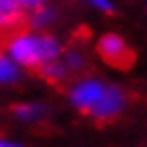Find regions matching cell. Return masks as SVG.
Masks as SVG:
<instances>
[{
	"label": "cell",
	"mask_w": 147,
	"mask_h": 147,
	"mask_svg": "<svg viewBox=\"0 0 147 147\" xmlns=\"http://www.w3.org/2000/svg\"><path fill=\"white\" fill-rule=\"evenodd\" d=\"M7 51L17 64L28 68H43L45 64L55 62L60 55V45L51 36H38L28 32H15L9 36Z\"/></svg>",
	"instance_id": "1"
},
{
	"label": "cell",
	"mask_w": 147,
	"mask_h": 147,
	"mask_svg": "<svg viewBox=\"0 0 147 147\" xmlns=\"http://www.w3.org/2000/svg\"><path fill=\"white\" fill-rule=\"evenodd\" d=\"M98 53L109 66L113 68H130L134 64V51L124 43V38L117 34H105L98 40Z\"/></svg>",
	"instance_id": "2"
},
{
	"label": "cell",
	"mask_w": 147,
	"mask_h": 147,
	"mask_svg": "<svg viewBox=\"0 0 147 147\" xmlns=\"http://www.w3.org/2000/svg\"><path fill=\"white\" fill-rule=\"evenodd\" d=\"M105 90L107 88H105L102 83H98V81H83V83H79V85L73 88L70 100H73V105L79 111H83V113L90 115V111H92L96 105H98V100L102 98Z\"/></svg>",
	"instance_id": "3"
},
{
	"label": "cell",
	"mask_w": 147,
	"mask_h": 147,
	"mask_svg": "<svg viewBox=\"0 0 147 147\" xmlns=\"http://www.w3.org/2000/svg\"><path fill=\"white\" fill-rule=\"evenodd\" d=\"M124 102H126V98L117 88H107L105 94H102V98L98 100V105L90 111V115H92L94 119H100V121L113 119L115 115L124 109Z\"/></svg>",
	"instance_id": "4"
},
{
	"label": "cell",
	"mask_w": 147,
	"mask_h": 147,
	"mask_svg": "<svg viewBox=\"0 0 147 147\" xmlns=\"http://www.w3.org/2000/svg\"><path fill=\"white\" fill-rule=\"evenodd\" d=\"M24 24V11L17 0H0V34H15Z\"/></svg>",
	"instance_id": "5"
},
{
	"label": "cell",
	"mask_w": 147,
	"mask_h": 147,
	"mask_svg": "<svg viewBox=\"0 0 147 147\" xmlns=\"http://www.w3.org/2000/svg\"><path fill=\"white\" fill-rule=\"evenodd\" d=\"M19 77L17 62L7 55H0V83H13Z\"/></svg>",
	"instance_id": "6"
},
{
	"label": "cell",
	"mask_w": 147,
	"mask_h": 147,
	"mask_svg": "<svg viewBox=\"0 0 147 147\" xmlns=\"http://www.w3.org/2000/svg\"><path fill=\"white\" fill-rule=\"evenodd\" d=\"M40 75H43L47 81H51V83H60V81L64 79V75H66V68H64L62 64L55 60V62L45 64V66L40 68Z\"/></svg>",
	"instance_id": "7"
},
{
	"label": "cell",
	"mask_w": 147,
	"mask_h": 147,
	"mask_svg": "<svg viewBox=\"0 0 147 147\" xmlns=\"http://www.w3.org/2000/svg\"><path fill=\"white\" fill-rule=\"evenodd\" d=\"M38 111H40L38 107H30V105H26V107H19L17 109V115L22 119H34L38 115Z\"/></svg>",
	"instance_id": "8"
},
{
	"label": "cell",
	"mask_w": 147,
	"mask_h": 147,
	"mask_svg": "<svg viewBox=\"0 0 147 147\" xmlns=\"http://www.w3.org/2000/svg\"><path fill=\"white\" fill-rule=\"evenodd\" d=\"M17 4L22 9H40L43 0H17Z\"/></svg>",
	"instance_id": "9"
},
{
	"label": "cell",
	"mask_w": 147,
	"mask_h": 147,
	"mask_svg": "<svg viewBox=\"0 0 147 147\" xmlns=\"http://www.w3.org/2000/svg\"><path fill=\"white\" fill-rule=\"evenodd\" d=\"M92 4H96L98 9H105V11H109V2L107 0H90Z\"/></svg>",
	"instance_id": "10"
},
{
	"label": "cell",
	"mask_w": 147,
	"mask_h": 147,
	"mask_svg": "<svg viewBox=\"0 0 147 147\" xmlns=\"http://www.w3.org/2000/svg\"><path fill=\"white\" fill-rule=\"evenodd\" d=\"M0 147H22V145H17V143H11V141H4V139H0Z\"/></svg>",
	"instance_id": "11"
}]
</instances>
